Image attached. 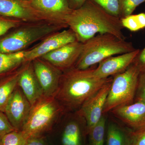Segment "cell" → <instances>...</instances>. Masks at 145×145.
Returning <instances> with one entry per match:
<instances>
[{
    "mask_svg": "<svg viewBox=\"0 0 145 145\" xmlns=\"http://www.w3.org/2000/svg\"><path fill=\"white\" fill-rule=\"evenodd\" d=\"M133 63L138 67L140 71L145 70V46L142 50H140Z\"/></svg>",
    "mask_w": 145,
    "mask_h": 145,
    "instance_id": "obj_30",
    "label": "cell"
},
{
    "mask_svg": "<svg viewBox=\"0 0 145 145\" xmlns=\"http://www.w3.org/2000/svg\"><path fill=\"white\" fill-rule=\"evenodd\" d=\"M83 46V43L75 41L41 57L63 72L75 66L82 52Z\"/></svg>",
    "mask_w": 145,
    "mask_h": 145,
    "instance_id": "obj_13",
    "label": "cell"
},
{
    "mask_svg": "<svg viewBox=\"0 0 145 145\" xmlns=\"http://www.w3.org/2000/svg\"><path fill=\"white\" fill-rule=\"evenodd\" d=\"M140 70L133 63L124 72L112 77L103 110V115L114 109L133 103Z\"/></svg>",
    "mask_w": 145,
    "mask_h": 145,
    "instance_id": "obj_6",
    "label": "cell"
},
{
    "mask_svg": "<svg viewBox=\"0 0 145 145\" xmlns=\"http://www.w3.org/2000/svg\"><path fill=\"white\" fill-rule=\"evenodd\" d=\"M33 8L46 16L66 24L65 19L72 11L68 0H28Z\"/></svg>",
    "mask_w": 145,
    "mask_h": 145,
    "instance_id": "obj_17",
    "label": "cell"
},
{
    "mask_svg": "<svg viewBox=\"0 0 145 145\" xmlns=\"http://www.w3.org/2000/svg\"><path fill=\"white\" fill-rule=\"evenodd\" d=\"M120 18L132 14L137 7L145 2V0H119Z\"/></svg>",
    "mask_w": 145,
    "mask_h": 145,
    "instance_id": "obj_25",
    "label": "cell"
},
{
    "mask_svg": "<svg viewBox=\"0 0 145 145\" xmlns=\"http://www.w3.org/2000/svg\"><path fill=\"white\" fill-rule=\"evenodd\" d=\"M65 22L74 32L77 41L83 43L98 34H112L125 40L121 18L109 14L92 0L72 10Z\"/></svg>",
    "mask_w": 145,
    "mask_h": 145,
    "instance_id": "obj_1",
    "label": "cell"
},
{
    "mask_svg": "<svg viewBox=\"0 0 145 145\" xmlns=\"http://www.w3.org/2000/svg\"><path fill=\"white\" fill-rule=\"evenodd\" d=\"M106 12L112 16L120 18L119 0H92Z\"/></svg>",
    "mask_w": 145,
    "mask_h": 145,
    "instance_id": "obj_26",
    "label": "cell"
},
{
    "mask_svg": "<svg viewBox=\"0 0 145 145\" xmlns=\"http://www.w3.org/2000/svg\"><path fill=\"white\" fill-rule=\"evenodd\" d=\"M27 139L22 131L15 130L2 136L1 145H25Z\"/></svg>",
    "mask_w": 145,
    "mask_h": 145,
    "instance_id": "obj_23",
    "label": "cell"
},
{
    "mask_svg": "<svg viewBox=\"0 0 145 145\" xmlns=\"http://www.w3.org/2000/svg\"><path fill=\"white\" fill-rule=\"evenodd\" d=\"M65 112L54 96H44L31 105L22 131L27 138L49 134Z\"/></svg>",
    "mask_w": 145,
    "mask_h": 145,
    "instance_id": "obj_5",
    "label": "cell"
},
{
    "mask_svg": "<svg viewBox=\"0 0 145 145\" xmlns=\"http://www.w3.org/2000/svg\"><path fill=\"white\" fill-rule=\"evenodd\" d=\"M123 27L135 32L145 28V13L129 15L121 18Z\"/></svg>",
    "mask_w": 145,
    "mask_h": 145,
    "instance_id": "obj_22",
    "label": "cell"
},
{
    "mask_svg": "<svg viewBox=\"0 0 145 145\" xmlns=\"http://www.w3.org/2000/svg\"><path fill=\"white\" fill-rule=\"evenodd\" d=\"M3 112L0 110V136L15 130Z\"/></svg>",
    "mask_w": 145,
    "mask_h": 145,
    "instance_id": "obj_28",
    "label": "cell"
},
{
    "mask_svg": "<svg viewBox=\"0 0 145 145\" xmlns=\"http://www.w3.org/2000/svg\"><path fill=\"white\" fill-rule=\"evenodd\" d=\"M140 51V49H136L132 52L107 58L96 66L94 74L99 78L105 79L124 72L133 63Z\"/></svg>",
    "mask_w": 145,
    "mask_h": 145,
    "instance_id": "obj_15",
    "label": "cell"
},
{
    "mask_svg": "<svg viewBox=\"0 0 145 145\" xmlns=\"http://www.w3.org/2000/svg\"><path fill=\"white\" fill-rule=\"evenodd\" d=\"M96 66L85 69L73 67L63 72L54 97L65 112L78 111L112 78L102 79L96 76Z\"/></svg>",
    "mask_w": 145,
    "mask_h": 145,
    "instance_id": "obj_2",
    "label": "cell"
},
{
    "mask_svg": "<svg viewBox=\"0 0 145 145\" xmlns=\"http://www.w3.org/2000/svg\"><path fill=\"white\" fill-rule=\"evenodd\" d=\"M18 86L31 105L44 96L31 61L25 63L19 78Z\"/></svg>",
    "mask_w": 145,
    "mask_h": 145,
    "instance_id": "obj_16",
    "label": "cell"
},
{
    "mask_svg": "<svg viewBox=\"0 0 145 145\" xmlns=\"http://www.w3.org/2000/svg\"><path fill=\"white\" fill-rule=\"evenodd\" d=\"M25 145H48L46 136L27 138Z\"/></svg>",
    "mask_w": 145,
    "mask_h": 145,
    "instance_id": "obj_31",
    "label": "cell"
},
{
    "mask_svg": "<svg viewBox=\"0 0 145 145\" xmlns=\"http://www.w3.org/2000/svg\"><path fill=\"white\" fill-rule=\"evenodd\" d=\"M112 81V77L77 111L85 120L88 133L104 115V108Z\"/></svg>",
    "mask_w": 145,
    "mask_h": 145,
    "instance_id": "obj_9",
    "label": "cell"
},
{
    "mask_svg": "<svg viewBox=\"0 0 145 145\" xmlns=\"http://www.w3.org/2000/svg\"><path fill=\"white\" fill-rule=\"evenodd\" d=\"M107 129L106 145H130L131 130L113 122L108 124Z\"/></svg>",
    "mask_w": 145,
    "mask_h": 145,
    "instance_id": "obj_20",
    "label": "cell"
},
{
    "mask_svg": "<svg viewBox=\"0 0 145 145\" xmlns=\"http://www.w3.org/2000/svg\"><path fill=\"white\" fill-rule=\"evenodd\" d=\"M77 40L75 34L70 28L57 31L45 38L31 49L26 50L25 61L31 62L36 58L42 57L48 52Z\"/></svg>",
    "mask_w": 145,
    "mask_h": 145,
    "instance_id": "obj_10",
    "label": "cell"
},
{
    "mask_svg": "<svg viewBox=\"0 0 145 145\" xmlns=\"http://www.w3.org/2000/svg\"><path fill=\"white\" fill-rule=\"evenodd\" d=\"M88 1V0H68L70 7L72 10L80 8Z\"/></svg>",
    "mask_w": 145,
    "mask_h": 145,
    "instance_id": "obj_32",
    "label": "cell"
},
{
    "mask_svg": "<svg viewBox=\"0 0 145 145\" xmlns=\"http://www.w3.org/2000/svg\"><path fill=\"white\" fill-rule=\"evenodd\" d=\"M132 131L145 129V102L136 101L110 112Z\"/></svg>",
    "mask_w": 145,
    "mask_h": 145,
    "instance_id": "obj_14",
    "label": "cell"
},
{
    "mask_svg": "<svg viewBox=\"0 0 145 145\" xmlns=\"http://www.w3.org/2000/svg\"><path fill=\"white\" fill-rule=\"evenodd\" d=\"M67 28V25L52 22L25 23L0 38V52L13 53L26 50L34 43Z\"/></svg>",
    "mask_w": 145,
    "mask_h": 145,
    "instance_id": "obj_4",
    "label": "cell"
},
{
    "mask_svg": "<svg viewBox=\"0 0 145 145\" xmlns=\"http://www.w3.org/2000/svg\"><path fill=\"white\" fill-rule=\"evenodd\" d=\"M25 50L13 53L0 52V78L15 71L25 62Z\"/></svg>",
    "mask_w": 145,
    "mask_h": 145,
    "instance_id": "obj_19",
    "label": "cell"
},
{
    "mask_svg": "<svg viewBox=\"0 0 145 145\" xmlns=\"http://www.w3.org/2000/svg\"><path fill=\"white\" fill-rule=\"evenodd\" d=\"M31 62L44 95L54 96L59 88L63 71L41 57L34 59Z\"/></svg>",
    "mask_w": 145,
    "mask_h": 145,
    "instance_id": "obj_11",
    "label": "cell"
},
{
    "mask_svg": "<svg viewBox=\"0 0 145 145\" xmlns=\"http://www.w3.org/2000/svg\"><path fill=\"white\" fill-rule=\"evenodd\" d=\"M2 136H0V145H1V139Z\"/></svg>",
    "mask_w": 145,
    "mask_h": 145,
    "instance_id": "obj_33",
    "label": "cell"
},
{
    "mask_svg": "<svg viewBox=\"0 0 145 145\" xmlns=\"http://www.w3.org/2000/svg\"><path fill=\"white\" fill-rule=\"evenodd\" d=\"M0 15L25 23L48 22L63 24L36 10L28 0H0Z\"/></svg>",
    "mask_w": 145,
    "mask_h": 145,
    "instance_id": "obj_8",
    "label": "cell"
},
{
    "mask_svg": "<svg viewBox=\"0 0 145 145\" xmlns=\"http://www.w3.org/2000/svg\"><path fill=\"white\" fill-rule=\"evenodd\" d=\"M52 129L59 133L61 145H84L88 135L85 120L77 111L65 112Z\"/></svg>",
    "mask_w": 145,
    "mask_h": 145,
    "instance_id": "obj_7",
    "label": "cell"
},
{
    "mask_svg": "<svg viewBox=\"0 0 145 145\" xmlns=\"http://www.w3.org/2000/svg\"><path fill=\"white\" fill-rule=\"evenodd\" d=\"M136 49L131 42L119 39L114 35L98 34L83 43L82 52L74 67L86 69L108 57Z\"/></svg>",
    "mask_w": 145,
    "mask_h": 145,
    "instance_id": "obj_3",
    "label": "cell"
},
{
    "mask_svg": "<svg viewBox=\"0 0 145 145\" xmlns=\"http://www.w3.org/2000/svg\"><path fill=\"white\" fill-rule=\"evenodd\" d=\"M25 63L17 70L0 78V110L4 112L6 106L18 86Z\"/></svg>",
    "mask_w": 145,
    "mask_h": 145,
    "instance_id": "obj_18",
    "label": "cell"
},
{
    "mask_svg": "<svg viewBox=\"0 0 145 145\" xmlns=\"http://www.w3.org/2000/svg\"><path fill=\"white\" fill-rule=\"evenodd\" d=\"M106 120L104 115L100 121L88 132L89 145H104Z\"/></svg>",
    "mask_w": 145,
    "mask_h": 145,
    "instance_id": "obj_21",
    "label": "cell"
},
{
    "mask_svg": "<svg viewBox=\"0 0 145 145\" xmlns=\"http://www.w3.org/2000/svg\"><path fill=\"white\" fill-rule=\"evenodd\" d=\"M130 145H145V129L131 131Z\"/></svg>",
    "mask_w": 145,
    "mask_h": 145,
    "instance_id": "obj_29",
    "label": "cell"
},
{
    "mask_svg": "<svg viewBox=\"0 0 145 145\" xmlns=\"http://www.w3.org/2000/svg\"><path fill=\"white\" fill-rule=\"evenodd\" d=\"M143 101L145 102V70L140 71L134 102Z\"/></svg>",
    "mask_w": 145,
    "mask_h": 145,
    "instance_id": "obj_27",
    "label": "cell"
},
{
    "mask_svg": "<svg viewBox=\"0 0 145 145\" xmlns=\"http://www.w3.org/2000/svg\"><path fill=\"white\" fill-rule=\"evenodd\" d=\"M31 105L18 86L6 106L4 113L17 131H22L27 121Z\"/></svg>",
    "mask_w": 145,
    "mask_h": 145,
    "instance_id": "obj_12",
    "label": "cell"
},
{
    "mask_svg": "<svg viewBox=\"0 0 145 145\" xmlns=\"http://www.w3.org/2000/svg\"><path fill=\"white\" fill-rule=\"evenodd\" d=\"M25 23L20 20L0 15V38L11 29L20 26Z\"/></svg>",
    "mask_w": 145,
    "mask_h": 145,
    "instance_id": "obj_24",
    "label": "cell"
}]
</instances>
